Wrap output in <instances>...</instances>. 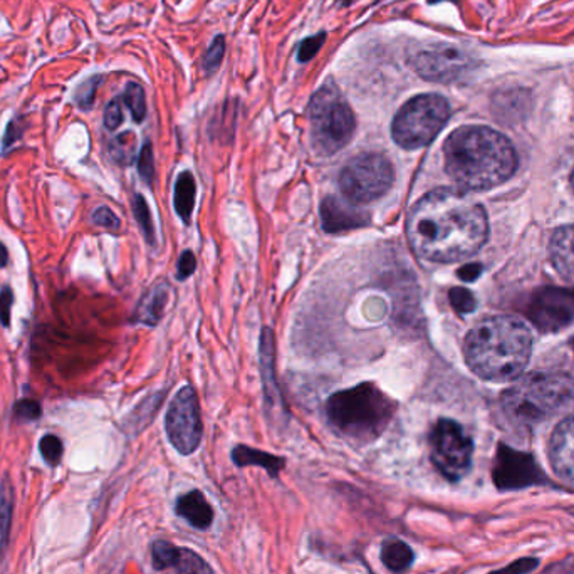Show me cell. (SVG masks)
<instances>
[{"instance_id":"6da1fadb","label":"cell","mask_w":574,"mask_h":574,"mask_svg":"<svg viewBox=\"0 0 574 574\" xmlns=\"http://www.w3.org/2000/svg\"><path fill=\"white\" fill-rule=\"evenodd\" d=\"M413 252L430 263H457L481 251L489 236L486 210L456 189L428 191L407 221Z\"/></svg>"},{"instance_id":"7a4b0ae2","label":"cell","mask_w":574,"mask_h":574,"mask_svg":"<svg viewBox=\"0 0 574 574\" xmlns=\"http://www.w3.org/2000/svg\"><path fill=\"white\" fill-rule=\"evenodd\" d=\"M445 170L464 190H490L514 175L511 141L487 126H462L443 145Z\"/></svg>"},{"instance_id":"3957f363","label":"cell","mask_w":574,"mask_h":574,"mask_svg":"<svg viewBox=\"0 0 574 574\" xmlns=\"http://www.w3.org/2000/svg\"><path fill=\"white\" fill-rule=\"evenodd\" d=\"M469 368L487 382H511L530 363V327L511 316H494L475 324L464 344Z\"/></svg>"},{"instance_id":"277c9868","label":"cell","mask_w":574,"mask_h":574,"mask_svg":"<svg viewBox=\"0 0 574 574\" xmlns=\"http://www.w3.org/2000/svg\"><path fill=\"white\" fill-rule=\"evenodd\" d=\"M395 410L397 403L373 383L338 392L326 403V415L333 428L360 443L378 439L390 425Z\"/></svg>"},{"instance_id":"5b68a950","label":"cell","mask_w":574,"mask_h":574,"mask_svg":"<svg viewBox=\"0 0 574 574\" xmlns=\"http://www.w3.org/2000/svg\"><path fill=\"white\" fill-rule=\"evenodd\" d=\"M573 383L570 378L538 371L521 376L502 395V408L511 422L530 427L551 416L573 397Z\"/></svg>"},{"instance_id":"8992f818","label":"cell","mask_w":574,"mask_h":574,"mask_svg":"<svg viewBox=\"0 0 574 574\" xmlns=\"http://www.w3.org/2000/svg\"><path fill=\"white\" fill-rule=\"evenodd\" d=\"M311 136L321 155H335L353 138V111L333 83L318 89L310 103Z\"/></svg>"},{"instance_id":"52a82bcc","label":"cell","mask_w":574,"mask_h":574,"mask_svg":"<svg viewBox=\"0 0 574 574\" xmlns=\"http://www.w3.org/2000/svg\"><path fill=\"white\" fill-rule=\"evenodd\" d=\"M450 118V104L441 94H420L403 104L393 119L392 136L405 150L427 147Z\"/></svg>"},{"instance_id":"ba28073f","label":"cell","mask_w":574,"mask_h":574,"mask_svg":"<svg viewBox=\"0 0 574 574\" xmlns=\"http://www.w3.org/2000/svg\"><path fill=\"white\" fill-rule=\"evenodd\" d=\"M395 172L380 153H363L352 158L339 175V189L352 204H368L392 189Z\"/></svg>"},{"instance_id":"9c48e42d","label":"cell","mask_w":574,"mask_h":574,"mask_svg":"<svg viewBox=\"0 0 574 574\" xmlns=\"http://www.w3.org/2000/svg\"><path fill=\"white\" fill-rule=\"evenodd\" d=\"M472 452L471 437L457 422L447 418L437 422L430 435V454L445 479L454 482L462 479L471 469Z\"/></svg>"},{"instance_id":"30bf717a","label":"cell","mask_w":574,"mask_h":574,"mask_svg":"<svg viewBox=\"0 0 574 574\" xmlns=\"http://www.w3.org/2000/svg\"><path fill=\"white\" fill-rule=\"evenodd\" d=\"M165 428L172 445L183 456H190L200 445L202 418L198 400L191 386L182 388L170 403Z\"/></svg>"},{"instance_id":"8fae6325","label":"cell","mask_w":574,"mask_h":574,"mask_svg":"<svg viewBox=\"0 0 574 574\" xmlns=\"http://www.w3.org/2000/svg\"><path fill=\"white\" fill-rule=\"evenodd\" d=\"M412 68L427 81L452 83L471 71L473 60L456 45L435 44L416 53Z\"/></svg>"},{"instance_id":"7c38bea8","label":"cell","mask_w":574,"mask_h":574,"mask_svg":"<svg viewBox=\"0 0 574 574\" xmlns=\"http://www.w3.org/2000/svg\"><path fill=\"white\" fill-rule=\"evenodd\" d=\"M532 323L545 331L564 327L574 319V291L545 289L534 295L530 310Z\"/></svg>"},{"instance_id":"4fadbf2b","label":"cell","mask_w":574,"mask_h":574,"mask_svg":"<svg viewBox=\"0 0 574 574\" xmlns=\"http://www.w3.org/2000/svg\"><path fill=\"white\" fill-rule=\"evenodd\" d=\"M539 471L532 458L511 449H501L494 465V482L499 489L513 490L538 482Z\"/></svg>"},{"instance_id":"5bb4252c","label":"cell","mask_w":574,"mask_h":574,"mask_svg":"<svg viewBox=\"0 0 574 574\" xmlns=\"http://www.w3.org/2000/svg\"><path fill=\"white\" fill-rule=\"evenodd\" d=\"M151 560L155 570H174L177 574H214L212 568L197 553L185 547L155 541L151 546Z\"/></svg>"},{"instance_id":"9a60e30c","label":"cell","mask_w":574,"mask_h":574,"mask_svg":"<svg viewBox=\"0 0 574 574\" xmlns=\"http://www.w3.org/2000/svg\"><path fill=\"white\" fill-rule=\"evenodd\" d=\"M549 460L561 481L574 489V413L554 428L549 442Z\"/></svg>"},{"instance_id":"2e32d148","label":"cell","mask_w":574,"mask_h":574,"mask_svg":"<svg viewBox=\"0 0 574 574\" xmlns=\"http://www.w3.org/2000/svg\"><path fill=\"white\" fill-rule=\"evenodd\" d=\"M321 219L326 232L338 234L360 229L368 223V215L353 206L341 202L336 197H327L321 204Z\"/></svg>"},{"instance_id":"e0dca14e","label":"cell","mask_w":574,"mask_h":574,"mask_svg":"<svg viewBox=\"0 0 574 574\" xmlns=\"http://www.w3.org/2000/svg\"><path fill=\"white\" fill-rule=\"evenodd\" d=\"M549 257L561 278L574 284V225L560 227L553 234Z\"/></svg>"},{"instance_id":"ac0fdd59","label":"cell","mask_w":574,"mask_h":574,"mask_svg":"<svg viewBox=\"0 0 574 574\" xmlns=\"http://www.w3.org/2000/svg\"><path fill=\"white\" fill-rule=\"evenodd\" d=\"M177 513L197 530H206L214 521V511L198 490H191L178 499Z\"/></svg>"},{"instance_id":"d6986e66","label":"cell","mask_w":574,"mask_h":574,"mask_svg":"<svg viewBox=\"0 0 574 574\" xmlns=\"http://www.w3.org/2000/svg\"><path fill=\"white\" fill-rule=\"evenodd\" d=\"M168 284H157L153 286L143 299L140 301L136 312H134V323L147 324V326H155L162 319L163 312L168 303Z\"/></svg>"},{"instance_id":"ffe728a7","label":"cell","mask_w":574,"mask_h":574,"mask_svg":"<svg viewBox=\"0 0 574 574\" xmlns=\"http://www.w3.org/2000/svg\"><path fill=\"white\" fill-rule=\"evenodd\" d=\"M14 517V487L9 477H4L0 482V561L4 558L9 538H11V526Z\"/></svg>"},{"instance_id":"44dd1931","label":"cell","mask_w":574,"mask_h":574,"mask_svg":"<svg viewBox=\"0 0 574 574\" xmlns=\"http://www.w3.org/2000/svg\"><path fill=\"white\" fill-rule=\"evenodd\" d=\"M232 458L237 465L244 467V465H259L265 471L269 472L272 477H276L282 469H284V458L280 457L271 456L267 452H261L255 450L251 447H237L232 452Z\"/></svg>"},{"instance_id":"7402d4cb","label":"cell","mask_w":574,"mask_h":574,"mask_svg":"<svg viewBox=\"0 0 574 574\" xmlns=\"http://www.w3.org/2000/svg\"><path fill=\"white\" fill-rule=\"evenodd\" d=\"M382 561L390 571L405 573L412 566V547L400 539H388L383 543Z\"/></svg>"},{"instance_id":"603a6c76","label":"cell","mask_w":574,"mask_h":574,"mask_svg":"<svg viewBox=\"0 0 574 574\" xmlns=\"http://www.w3.org/2000/svg\"><path fill=\"white\" fill-rule=\"evenodd\" d=\"M261 367H263V378H264L265 393L267 398L276 401L279 398L276 376H274V339L272 331L265 327L261 338Z\"/></svg>"},{"instance_id":"cb8c5ba5","label":"cell","mask_w":574,"mask_h":574,"mask_svg":"<svg viewBox=\"0 0 574 574\" xmlns=\"http://www.w3.org/2000/svg\"><path fill=\"white\" fill-rule=\"evenodd\" d=\"M195 206V178L190 172L180 174L175 183V208L182 221L190 222L191 212Z\"/></svg>"},{"instance_id":"d4e9b609","label":"cell","mask_w":574,"mask_h":574,"mask_svg":"<svg viewBox=\"0 0 574 574\" xmlns=\"http://www.w3.org/2000/svg\"><path fill=\"white\" fill-rule=\"evenodd\" d=\"M123 101L128 106L133 119L136 123H141L145 119V117H147V100H145V91L140 85L130 83L125 89Z\"/></svg>"},{"instance_id":"484cf974","label":"cell","mask_w":574,"mask_h":574,"mask_svg":"<svg viewBox=\"0 0 574 574\" xmlns=\"http://www.w3.org/2000/svg\"><path fill=\"white\" fill-rule=\"evenodd\" d=\"M133 214L136 217V221L140 223L143 234L147 237L148 242L153 244L155 242V230H153V222H151V214L148 208L147 200L141 195H134L133 198Z\"/></svg>"},{"instance_id":"4316f807","label":"cell","mask_w":574,"mask_h":574,"mask_svg":"<svg viewBox=\"0 0 574 574\" xmlns=\"http://www.w3.org/2000/svg\"><path fill=\"white\" fill-rule=\"evenodd\" d=\"M134 145H136V138H134L133 133L126 132L119 134L118 138H115V141L111 143L113 158L121 163V165L132 163L133 155H134Z\"/></svg>"},{"instance_id":"83f0119b","label":"cell","mask_w":574,"mask_h":574,"mask_svg":"<svg viewBox=\"0 0 574 574\" xmlns=\"http://www.w3.org/2000/svg\"><path fill=\"white\" fill-rule=\"evenodd\" d=\"M39 450H41V456L49 465H58L61 457H62V452H64V445L61 442L60 437L49 433V435H44L41 439Z\"/></svg>"},{"instance_id":"f1b7e54d","label":"cell","mask_w":574,"mask_h":574,"mask_svg":"<svg viewBox=\"0 0 574 574\" xmlns=\"http://www.w3.org/2000/svg\"><path fill=\"white\" fill-rule=\"evenodd\" d=\"M223 53H225V39L222 36H217L212 45L206 49V56L202 60V66L206 73H214L221 68Z\"/></svg>"},{"instance_id":"f546056e","label":"cell","mask_w":574,"mask_h":574,"mask_svg":"<svg viewBox=\"0 0 574 574\" xmlns=\"http://www.w3.org/2000/svg\"><path fill=\"white\" fill-rule=\"evenodd\" d=\"M101 85V76H94L89 77L88 81H85L79 88L76 89L74 100L76 103L79 104L83 109H89L94 101L96 96V89Z\"/></svg>"},{"instance_id":"4dcf8cb0","label":"cell","mask_w":574,"mask_h":574,"mask_svg":"<svg viewBox=\"0 0 574 574\" xmlns=\"http://www.w3.org/2000/svg\"><path fill=\"white\" fill-rule=\"evenodd\" d=\"M14 416L22 422H34L43 416V408L36 400L26 398V400H20L15 403Z\"/></svg>"},{"instance_id":"1f68e13d","label":"cell","mask_w":574,"mask_h":574,"mask_svg":"<svg viewBox=\"0 0 574 574\" xmlns=\"http://www.w3.org/2000/svg\"><path fill=\"white\" fill-rule=\"evenodd\" d=\"M324 41H326V32H319L316 36H311L308 39H304L299 45L297 60L301 62H308L312 60L318 54V51L323 47Z\"/></svg>"},{"instance_id":"d6a6232c","label":"cell","mask_w":574,"mask_h":574,"mask_svg":"<svg viewBox=\"0 0 574 574\" xmlns=\"http://www.w3.org/2000/svg\"><path fill=\"white\" fill-rule=\"evenodd\" d=\"M138 174L141 175V178L147 182V183H151L153 180V175H155V162H153V150H151V145L150 143H145L141 151H140V158H138Z\"/></svg>"},{"instance_id":"836d02e7","label":"cell","mask_w":574,"mask_h":574,"mask_svg":"<svg viewBox=\"0 0 574 574\" xmlns=\"http://www.w3.org/2000/svg\"><path fill=\"white\" fill-rule=\"evenodd\" d=\"M121 123H123V108H121L119 98H115L108 103L106 109H104V126L113 132L118 128Z\"/></svg>"},{"instance_id":"e575fe53","label":"cell","mask_w":574,"mask_h":574,"mask_svg":"<svg viewBox=\"0 0 574 574\" xmlns=\"http://www.w3.org/2000/svg\"><path fill=\"white\" fill-rule=\"evenodd\" d=\"M93 222L103 229H109V230H117L119 229V219L115 215V212L108 206H100L94 214H93Z\"/></svg>"},{"instance_id":"d590c367","label":"cell","mask_w":574,"mask_h":574,"mask_svg":"<svg viewBox=\"0 0 574 574\" xmlns=\"http://www.w3.org/2000/svg\"><path fill=\"white\" fill-rule=\"evenodd\" d=\"M14 295L9 286H4L0 291V323L4 327H9L11 324V308H12Z\"/></svg>"},{"instance_id":"8d00e7d4","label":"cell","mask_w":574,"mask_h":574,"mask_svg":"<svg viewBox=\"0 0 574 574\" xmlns=\"http://www.w3.org/2000/svg\"><path fill=\"white\" fill-rule=\"evenodd\" d=\"M450 301H452V306L458 312H469V311L473 310V297L465 289H458V287L452 289L450 291Z\"/></svg>"},{"instance_id":"74e56055","label":"cell","mask_w":574,"mask_h":574,"mask_svg":"<svg viewBox=\"0 0 574 574\" xmlns=\"http://www.w3.org/2000/svg\"><path fill=\"white\" fill-rule=\"evenodd\" d=\"M195 267H197V263H195V257L190 251H185L180 259H178L177 265V278L178 279H189L191 274L195 272Z\"/></svg>"},{"instance_id":"f35d334b","label":"cell","mask_w":574,"mask_h":574,"mask_svg":"<svg viewBox=\"0 0 574 574\" xmlns=\"http://www.w3.org/2000/svg\"><path fill=\"white\" fill-rule=\"evenodd\" d=\"M538 566V561L532 558H526V560L514 561L511 566H505L499 571H494L490 574H526L532 571Z\"/></svg>"},{"instance_id":"ab89813d","label":"cell","mask_w":574,"mask_h":574,"mask_svg":"<svg viewBox=\"0 0 574 574\" xmlns=\"http://www.w3.org/2000/svg\"><path fill=\"white\" fill-rule=\"evenodd\" d=\"M22 134V128L17 125V121H11L7 130H5V134H4V148L11 147L12 143H15Z\"/></svg>"},{"instance_id":"60d3db41","label":"cell","mask_w":574,"mask_h":574,"mask_svg":"<svg viewBox=\"0 0 574 574\" xmlns=\"http://www.w3.org/2000/svg\"><path fill=\"white\" fill-rule=\"evenodd\" d=\"M479 272H481V267L479 265H467V267L460 269L458 274H460L462 279L473 280L479 276Z\"/></svg>"},{"instance_id":"b9f144b4","label":"cell","mask_w":574,"mask_h":574,"mask_svg":"<svg viewBox=\"0 0 574 574\" xmlns=\"http://www.w3.org/2000/svg\"><path fill=\"white\" fill-rule=\"evenodd\" d=\"M7 261H9V254H7L5 246L0 242V267H4V265L7 264Z\"/></svg>"},{"instance_id":"7bdbcfd3","label":"cell","mask_w":574,"mask_h":574,"mask_svg":"<svg viewBox=\"0 0 574 574\" xmlns=\"http://www.w3.org/2000/svg\"><path fill=\"white\" fill-rule=\"evenodd\" d=\"M570 183H571V189H573L574 193V170L571 172V178H570Z\"/></svg>"},{"instance_id":"ee69618b","label":"cell","mask_w":574,"mask_h":574,"mask_svg":"<svg viewBox=\"0 0 574 574\" xmlns=\"http://www.w3.org/2000/svg\"><path fill=\"white\" fill-rule=\"evenodd\" d=\"M352 2H353V0H341V4H343V5H350Z\"/></svg>"}]
</instances>
